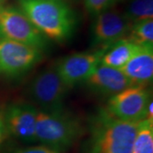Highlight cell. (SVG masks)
<instances>
[{"instance_id": "ffe728a7", "label": "cell", "mask_w": 153, "mask_h": 153, "mask_svg": "<svg viewBox=\"0 0 153 153\" xmlns=\"http://www.w3.org/2000/svg\"><path fill=\"white\" fill-rule=\"evenodd\" d=\"M5 0H0V6H2V4H3V3L4 2Z\"/></svg>"}, {"instance_id": "30bf717a", "label": "cell", "mask_w": 153, "mask_h": 153, "mask_svg": "<svg viewBox=\"0 0 153 153\" xmlns=\"http://www.w3.org/2000/svg\"><path fill=\"white\" fill-rule=\"evenodd\" d=\"M94 17L91 33L92 44L95 48L109 47L117 40L126 38L133 24L125 14L110 9Z\"/></svg>"}, {"instance_id": "5bb4252c", "label": "cell", "mask_w": 153, "mask_h": 153, "mask_svg": "<svg viewBox=\"0 0 153 153\" xmlns=\"http://www.w3.org/2000/svg\"><path fill=\"white\" fill-rule=\"evenodd\" d=\"M131 153H153V120L139 123Z\"/></svg>"}, {"instance_id": "3957f363", "label": "cell", "mask_w": 153, "mask_h": 153, "mask_svg": "<svg viewBox=\"0 0 153 153\" xmlns=\"http://www.w3.org/2000/svg\"><path fill=\"white\" fill-rule=\"evenodd\" d=\"M82 133L81 122L64 110L48 111L38 109L37 143L63 152L80 139Z\"/></svg>"}, {"instance_id": "7c38bea8", "label": "cell", "mask_w": 153, "mask_h": 153, "mask_svg": "<svg viewBox=\"0 0 153 153\" xmlns=\"http://www.w3.org/2000/svg\"><path fill=\"white\" fill-rule=\"evenodd\" d=\"M121 71L134 85L146 86L152 81L153 45H140Z\"/></svg>"}, {"instance_id": "ac0fdd59", "label": "cell", "mask_w": 153, "mask_h": 153, "mask_svg": "<svg viewBox=\"0 0 153 153\" xmlns=\"http://www.w3.org/2000/svg\"><path fill=\"white\" fill-rule=\"evenodd\" d=\"M8 153H62L60 151L42 144L27 146H21L11 149Z\"/></svg>"}, {"instance_id": "4fadbf2b", "label": "cell", "mask_w": 153, "mask_h": 153, "mask_svg": "<svg viewBox=\"0 0 153 153\" xmlns=\"http://www.w3.org/2000/svg\"><path fill=\"white\" fill-rule=\"evenodd\" d=\"M139 47L140 45L134 43L129 38L119 39L110 45L105 50L100 64L120 70L125 66Z\"/></svg>"}, {"instance_id": "8fae6325", "label": "cell", "mask_w": 153, "mask_h": 153, "mask_svg": "<svg viewBox=\"0 0 153 153\" xmlns=\"http://www.w3.org/2000/svg\"><path fill=\"white\" fill-rule=\"evenodd\" d=\"M83 83L94 94L108 97L134 85L121 70L102 64L95 68Z\"/></svg>"}, {"instance_id": "e0dca14e", "label": "cell", "mask_w": 153, "mask_h": 153, "mask_svg": "<svg viewBox=\"0 0 153 153\" xmlns=\"http://www.w3.org/2000/svg\"><path fill=\"white\" fill-rule=\"evenodd\" d=\"M115 3V0H84L86 10L94 16L109 10Z\"/></svg>"}, {"instance_id": "9a60e30c", "label": "cell", "mask_w": 153, "mask_h": 153, "mask_svg": "<svg viewBox=\"0 0 153 153\" xmlns=\"http://www.w3.org/2000/svg\"><path fill=\"white\" fill-rule=\"evenodd\" d=\"M127 37L138 45H153V19L134 22Z\"/></svg>"}, {"instance_id": "7a4b0ae2", "label": "cell", "mask_w": 153, "mask_h": 153, "mask_svg": "<svg viewBox=\"0 0 153 153\" xmlns=\"http://www.w3.org/2000/svg\"><path fill=\"white\" fill-rule=\"evenodd\" d=\"M18 8L44 37L58 43L71 38L76 16L64 0H16Z\"/></svg>"}, {"instance_id": "2e32d148", "label": "cell", "mask_w": 153, "mask_h": 153, "mask_svg": "<svg viewBox=\"0 0 153 153\" xmlns=\"http://www.w3.org/2000/svg\"><path fill=\"white\" fill-rule=\"evenodd\" d=\"M124 14L132 23L153 19V0H131Z\"/></svg>"}, {"instance_id": "ba28073f", "label": "cell", "mask_w": 153, "mask_h": 153, "mask_svg": "<svg viewBox=\"0 0 153 153\" xmlns=\"http://www.w3.org/2000/svg\"><path fill=\"white\" fill-rule=\"evenodd\" d=\"M107 49L108 47L96 48L93 51L74 53L60 59L55 66L62 82L69 88L83 83L100 64Z\"/></svg>"}, {"instance_id": "44dd1931", "label": "cell", "mask_w": 153, "mask_h": 153, "mask_svg": "<svg viewBox=\"0 0 153 153\" xmlns=\"http://www.w3.org/2000/svg\"><path fill=\"white\" fill-rule=\"evenodd\" d=\"M116 2H117V1H121V0H115Z\"/></svg>"}, {"instance_id": "6da1fadb", "label": "cell", "mask_w": 153, "mask_h": 153, "mask_svg": "<svg viewBox=\"0 0 153 153\" xmlns=\"http://www.w3.org/2000/svg\"><path fill=\"white\" fill-rule=\"evenodd\" d=\"M139 123L123 121L100 109L88 121L85 153H131Z\"/></svg>"}, {"instance_id": "8992f818", "label": "cell", "mask_w": 153, "mask_h": 153, "mask_svg": "<svg viewBox=\"0 0 153 153\" xmlns=\"http://www.w3.org/2000/svg\"><path fill=\"white\" fill-rule=\"evenodd\" d=\"M152 100L146 86L132 85L109 97L105 109L120 120L140 123L146 119L148 105Z\"/></svg>"}, {"instance_id": "5b68a950", "label": "cell", "mask_w": 153, "mask_h": 153, "mask_svg": "<svg viewBox=\"0 0 153 153\" xmlns=\"http://www.w3.org/2000/svg\"><path fill=\"white\" fill-rule=\"evenodd\" d=\"M69 88L60 79L55 66L45 68L33 77L28 87V94L34 104L43 111L64 110V102Z\"/></svg>"}, {"instance_id": "277c9868", "label": "cell", "mask_w": 153, "mask_h": 153, "mask_svg": "<svg viewBox=\"0 0 153 153\" xmlns=\"http://www.w3.org/2000/svg\"><path fill=\"white\" fill-rule=\"evenodd\" d=\"M0 38L27 44L42 52L48 47V38L18 7L0 6Z\"/></svg>"}, {"instance_id": "9c48e42d", "label": "cell", "mask_w": 153, "mask_h": 153, "mask_svg": "<svg viewBox=\"0 0 153 153\" xmlns=\"http://www.w3.org/2000/svg\"><path fill=\"white\" fill-rule=\"evenodd\" d=\"M37 113L38 108L34 105L26 102L10 105L3 117L7 134L25 144L37 143Z\"/></svg>"}, {"instance_id": "d6986e66", "label": "cell", "mask_w": 153, "mask_h": 153, "mask_svg": "<svg viewBox=\"0 0 153 153\" xmlns=\"http://www.w3.org/2000/svg\"><path fill=\"white\" fill-rule=\"evenodd\" d=\"M6 134H7V132H6L4 123L3 120V117H0V145L4 141Z\"/></svg>"}, {"instance_id": "52a82bcc", "label": "cell", "mask_w": 153, "mask_h": 153, "mask_svg": "<svg viewBox=\"0 0 153 153\" xmlns=\"http://www.w3.org/2000/svg\"><path fill=\"white\" fill-rule=\"evenodd\" d=\"M43 59V52L34 47L0 38V75L15 78L26 74Z\"/></svg>"}]
</instances>
